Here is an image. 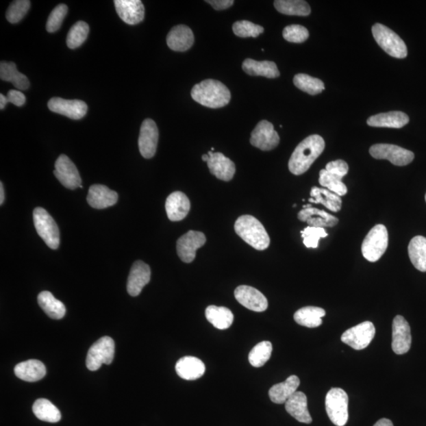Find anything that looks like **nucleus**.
Listing matches in <instances>:
<instances>
[{
	"mask_svg": "<svg viewBox=\"0 0 426 426\" xmlns=\"http://www.w3.org/2000/svg\"><path fill=\"white\" fill-rule=\"evenodd\" d=\"M0 77L6 82H10L19 90H27L29 87L28 77L17 70L16 64L13 62H1L0 64Z\"/></svg>",
	"mask_w": 426,
	"mask_h": 426,
	"instance_id": "32",
	"label": "nucleus"
},
{
	"mask_svg": "<svg viewBox=\"0 0 426 426\" xmlns=\"http://www.w3.org/2000/svg\"><path fill=\"white\" fill-rule=\"evenodd\" d=\"M191 97L200 105L210 108H220L228 105L231 92L222 82L213 79L202 81L194 86Z\"/></svg>",
	"mask_w": 426,
	"mask_h": 426,
	"instance_id": "2",
	"label": "nucleus"
},
{
	"mask_svg": "<svg viewBox=\"0 0 426 426\" xmlns=\"http://www.w3.org/2000/svg\"><path fill=\"white\" fill-rule=\"evenodd\" d=\"M68 8L65 4H60L49 15L46 24V29L49 33H55L61 27L62 22L66 16Z\"/></svg>",
	"mask_w": 426,
	"mask_h": 426,
	"instance_id": "45",
	"label": "nucleus"
},
{
	"mask_svg": "<svg viewBox=\"0 0 426 426\" xmlns=\"http://www.w3.org/2000/svg\"><path fill=\"white\" fill-rule=\"evenodd\" d=\"M304 245L308 248H318L320 238L328 236L325 228L310 227L301 231Z\"/></svg>",
	"mask_w": 426,
	"mask_h": 426,
	"instance_id": "46",
	"label": "nucleus"
},
{
	"mask_svg": "<svg viewBox=\"0 0 426 426\" xmlns=\"http://www.w3.org/2000/svg\"><path fill=\"white\" fill-rule=\"evenodd\" d=\"M425 201H426V194H425Z\"/></svg>",
	"mask_w": 426,
	"mask_h": 426,
	"instance_id": "55",
	"label": "nucleus"
},
{
	"mask_svg": "<svg viewBox=\"0 0 426 426\" xmlns=\"http://www.w3.org/2000/svg\"><path fill=\"white\" fill-rule=\"evenodd\" d=\"M372 33L376 42L389 55L397 59L406 58L408 48L400 36L386 25L377 23L372 28Z\"/></svg>",
	"mask_w": 426,
	"mask_h": 426,
	"instance_id": "4",
	"label": "nucleus"
},
{
	"mask_svg": "<svg viewBox=\"0 0 426 426\" xmlns=\"http://www.w3.org/2000/svg\"><path fill=\"white\" fill-rule=\"evenodd\" d=\"M388 245V233L386 226L377 225L373 227L362 245V255L367 261L376 262L386 253Z\"/></svg>",
	"mask_w": 426,
	"mask_h": 426,
	"instance_id": "5",
	"label": "nucleus"
},
{
	"mask_svg": "<svg viewBox=\"0 0 426 426\" xmlns=\"http://www.w3.org/2000/svg\"><path fill=\"white\" fill-rule=\"evenodd\" d=\"M7 98L9 103H12L17 107L23 106L25 101H27L25 96L19 90H10L8 93Z\"/></svg>",
	"mask_w": 426,
	"mask_h": 426,
	"instance_id": "49",
	"label": "nucleus"
},
{
	"mask_svg": "<svg viewBox=\"0 0 426 426\" xmlns=\"http://www.w3.org/2000/svg\"><path fill=\"white\" fill-rule=\"evenodd\" d=\"M210 160V155L209 154H205L203 155H202V160L205 161V162H208V160Z\"/></svg>",
	"mask_w": 426,
	"mask_h": 426,
	"instance_id": "54",
	"label": "nucleus"
},
{
	"mask_svg": "<svg viewBox=\"0 0 426 426\" xmlns=\"http://www.w3.org/2000/svg\"><path fill=\"white\" fill-rule=\"evenodd\" d=\"M4 189L3 183H0V205H3L4 202Z\"/></svg>",
	"mask_w": 426,
	"mask_h": 426,
	"instance_id": "53",
	"label": "nucleus"
},
{
	"mask_svg": "<svg viewBox=\"0 0 426 426\" xmlns=\"http://www.w3.org/2000/svg\"><path fill=\"white\" fill-rule=\"evenodd\" d=\"M116 12L125 23L137 25L145 18V8L140 0H116Z\"/></svg>",
	"mask_w": 426,
	"mask_h": 426,
	"instance_id": "19",
	"label": "nucleus"
},
{
	"mask_svg": "<svg viewBox=\"0 0 426 426\" xmlns=\"http://www.w3.org/2000/svg\"><path fill=\"white\" fill-rule=\"evenodd\" d=\"M410 118L407 114L402 112H390L377 114L367 119L368 126L373 127H388L399 129L409 123Z\"/></svg>",
	"mask_w": 426,
	"mask_h": 426,
	"instance_id": "27",
	"label": "nucleus"
},
{
	"mask_svg": "<svg viewBox=\"0 0 426 426\" xmlns=\"http://www.w3.org/2000/svg\"><path fill=\"white\" fill-rule=\"evenodd\" d=\"M30 1L28 0H17L10 5L6 14L9 23L15 24L20 22L29 12Z\"/></svg>",
	"mask_w": 426,
	"mask_h": 426,
	"instance_id": "44",
	"label": "nucleus"
},
{
	"mask_svg": "<svg viewBox=\"0 0 426 426\" xmlns=\"http://www.w3.org/2000/svg\"><path fill=\"white\" fill-rule=\"evenodd\" d=\"M309 31L300 25H290L285 27L284 38L292 43H303L309 38Z\"/></svg>",
	"mask_w": 426,
	"mask_h": 426,
	"instance_id": "47",
	"label": "nucleus"
},
{
	"mask_svg": "<svg viewBox=\"0 0 426 426\" xmlns=\"http://www.w3.org/2000/svg\"><path fill=\"white\" fill-rule=\"evenodd\" d=\"M216 10H221L229 8L234 4L233 0H210L207 1Z\"/></svg>",
	"mask_w": 426,
	"mask_h": 426,
	"instance_id": "50",
	"label": "nucleus"
},
{
	"mask_svg": "<svg viewBox=\"0 0 426 426\" xmlns=\"http://www.w3.org/2000/svg\"><path fill=\"white\" fill-rule=\"evenodd\" d=\"M115 342L109 336L99 339L90 348L86 357V366L90 371H96L103 364L110 365L115 356Z\"/></svg>",
	"mask_w": 426,
	"mask_h": 426,
	"instance_id": "7",
	"label": "nucleus"
},
{
	"mask_svg": "<svg viewBox=\"0 0 426 426\" xmlns=\"http://www.w3.org/2000/svg\"><path fill=\"white\" fill-rule=\"evenodd\" d=\"M273 345L271 342L263 341L259 342L253 348L249 354V362L253 367H262L271 358Z\"/></svg>",
	"mask_w": 426,
	"mask_h": 426,
	"instance_id": "39",
	"label": "nucleus"
},
{
	"mask_svg": "<svg viewBox=\"0 0 426 426\" xmlns=\"http://www.w3.org/2000/svg\"><path fill=\"white\" fill-rule=\"evenodd\" d=\"M326 412L331 423L337 426H344L348 421V396L345 391L334 388L325 398Z\"/></svg>",
	"mask_w": 426,
	"mask_h": 426,
	"instance_id": "8",
	"label": "nucleus"
},
{
	"mask_svg": "<svg viewBox=\"0 0 426 426\" xmlns=\"http://www.w3.org/2000/svg\"><path fill=\"white\" fill-rule=\"evenodd\" d=\"M412 334L408 322L403 316L398 315L392 323V350L397 355H404L412 346Z\"/></svg>",
	"mask_w": 426,
	"mask_h": 426,
	"instance_id": "15",
	"label": "nucleus"
},
{
	"mask_svg": "<svg viewBox=\"0 0 426 426\" xmlns=\"http://www.w3.org/2000/svg\"><path fill=\"white\" fill-rule=\"evenodd\" d=\"M195 42V36L186 25H179L171 29L167 36V44L171 50L186 51L189 50Z\"/></svg>",
	"mask_w": 426,
	"mask_h": 426,
	"instance_id": "25",
	"label": "nucleus"
},
{
	"mask_svg": "<svg viewBox=\"0 0 426 426\" xmlns=\"http://www.w3.org/2000/svg\"><path fill=\"white\" fill-rule=\"evenodd\" d=\"M206 319L215 328L221 330L230 328L233 324L234 315L232 312L223 306L210 305L205 310Z\"/></svg>",
	"mask_w": 426,
	"mask_h": 426,
	"instance_id": "33",
	"label": "nucleus"
},
{
	"mask_svg": "<svg viewBox=\"0 0 426 426\" xmlns=\"http://www.w3.org/2000/svg\"><path fill=\"white\" fill-rule=\"evenodd\" d=\"M90 33L89 25L85 22L76 23L67 35L66 45L71 49L79 48L85 42Z\"/></svg>",
	"mask_w": 426,
	"mask_h": 426,
	"instance_id": "41",
	"label": "nucleus"
},
{
	"mask_svg": "<svg viewBox=\"0 0 426 426\" xmlns=\"http://www.w3.org/2000/svg\"><path fill=\"white\" fill-rule=\"evenodd\" d=\"M274 6L279 13L287 15L308 16L311 12L309 3L303 0H277Z\"/></svg>",
	"mask_w": 426,
	"mask_h": 426,
	"instance_id": "38",
	"label": "nucleus"
},
{
	"mask_svg": "<svg viewBox=\"0 0 426 426\" xmlns=\"http://www.w3.org/2000/svg\"><path fill=\"white\" fill-rule=\"evenodd\" d=\"M233 32L240 38H258L264 33V28L249 21H238L233 25Z\"/></svg>",
	"mask_w": 426,
	"mask_h": 426,
	"instance_id": "43",
	"label": "nucleus"
},
{
	"mask_svg": "<svg viewBox=\"0 0 426 426\" xmlns=\"http://www.w3.org/2000/svg\"><path fill=\"white\" fill-rule=\"evenodd\" d=\"M165 208L170 221H180L188 215L190 201L183 192L176 191L168 197Z\"/></svg>",
	"mask_w": 426,
	"mask_h": 426,
	"instance_id": "22",
	"label": "nucleus"
},
{
	"mask_svg": "<svg viewBox=\"0 0 426 426\" xmlns=\"http://www.w3.org/2000/svg\"><path fill=\"white\" fill-rule=\"evenodd\" d=\"M294 84L299 90L310 95H319L325 90L323 82L305 74L296 75L294 77Z\"/></svg>",
	"mask_w": 426,
	"mask_h": 426,
	"instance_id": "40",
	"label": "nucleus"
},
{
	"mask_svg": "<svg viewBox=\"0 0 426 426\" xmlns=\"http://www.w3.org/2000/svg\"><path fill=\"white\" fill-rule=\"evenodd\" d=\"M319 184L340 197L347 193V186L342 183V178L329 173L326 169L320 171Z\"/></svg>",
	"mask_w": 426,
	"mask_h": 426,
	"instance_id": "42",
	"label": "nucleus"
},
{
	"mask_svg": "<svg viewBox=\"0 0 426 426\" xmlns=\"http://www.w3.org/2000/svg\"><path fill=\"white\" fill-rule=\"evenodd\" d=\"M300 380L297 376L289 377L284 382L275 384L269 389L270 399L274 403H285L290 397H292L297 392Z\"/></svg>",
	"mask_w": 426,
	"mask_h": 426,
	"instance_id": "29",
	"label": "nucleus"
},
{
	"mask_svg": "<svg viewBox=\"0 0 426 426\" xmlns=\"http://www.w3.org/2000/svg\"><path fill=\"white\" fill-rule=\"evenodd\" d=\"M175 371L179 377L186 381H195L204 375L205 366L199 358L186 356L176 363Z\"/></svg>",
	"mask_w": 426,
	"mask_h": 426,
	"instance_id": "24",
	"label": "nucleus"
},
{
	"mask_svg": "<svg viewBox=\"0 0 426 426\" xmlns=\"http://www.w3.org/2000/svg\"><path fill=\"white\" fill-rule=\"evenodd\" d=\"M50 111L71 119H81L86 115L88 106L84 101L79 100H64L53 97L48 103Z\"/></svg>",
	"mask_w": 426,
	"mask_h": 426,
	"instance_id": "16",
	"label": "nucleus"
},
{
	"mask_svg": "<svg viewBox=\"0 0 426 426\" xmlns=\"http://www.w3.org/2000/svg\"><path fill=\"white\" fill-rule=\"evenodd\" d=\"M88 203L97 210L106 209V208L116 205L118 201V194L108 186L97 184L90 186L87 196Z\"/></svg>",
	"mask_w": 426,
	"mask_h": 426,
	"instance_id": "21",
	"label": "nucleus"
},
{
	"mask_svg": "<svg viewBox=\"0 0 426 426\" xmlns=\"http://www.w3.org/2000/svg\"><path fill=\"white\" fill-rule=\"evenodd\" d=\"M151 278V270L147 264L142 261L135 262L129 273L127 281V292L129 295L136 297L141 294L145 285Z\"/></svg>",
	"mask_w": 426,
	"mask_h": 426,
	"instance_id": "18",
	"label": "nucleus"
},
{
	"mask_svg": "<svg viewBox=\"0 0 426 426\" xmlns=\"http://www.w3.org/2000/svg\"><path fill=\"white\" fill-rule=\"evenodd\" d=\"M235 231L249 246L258 251H264L270 245V238L262 223L251 215L238 218Z\"/></svg>",
	"mask_w": 426,
	"mask_h": 426,
	"instance_id": "3",
	"label": "nucleus"
},
{
	"mask_svg": "<svg viewBox=\"0 0 426 426\" xmlns=\"http://www.w3.org/2000/svg\"><path fill=\"white\" fill-rule=\"evenodd\" d=\"M325 314L324 309L316 306H306L296 312L294 319L300 325L308 328H316L323 323L322 318H324Z\"/></svg>",
	"mask_w": 426,
	"mask_h": 426,
	"instance_id": "34",
	"label": "nucleus"
},
{
	"mask_svg": "<svg viewBox=\"0 0 426 426\" xmlns=\"http://www.w3.org/2000/svg\"><path fill=\"white\" fill-rule=\"evenodd\" d=\"M46 367L39 360H30L19 363L14 368V373L21 380L36 382L41 380L46 375Z\"/></svg>",
	"mask_w": 426,
	"mask_h": 426,
	"instance_id": "28",
	"label": "nucleus"
},
{
	"mask_svg": "<svg viewBox=\"0 0 426 426\" xmlns=\"http://www.w3.org/2000/svg\"><path fill=\"white\" fill-rule=\"evenodd\" d=\"M287 412L299 423L310 424L312 418L308 410V397L302 392H296L285 403Z\"/></svg>",
	"mask_w": 426,
	"mask_h": 426,
	"instance_id": "26",
	"label": "nucleus"
},
{
	"mask_svg": "<svg viewBox=\"0 0 426 426\" xmlns=\"http://www.w3.org/2000/svg\"><path fill=\"white\" fill-rule=\"evenodd\" d=\"M8 98L7 97H5L3 95H0V109H1V110H3V109L5 108V107H6V105L8 103Z\"/></svg>",
	"mask_w": 426,
	"mask_h": 426,
	"instance_id": "52",
	"label": "nucleus"
},
{
	"mask_svg": "<svg viewBox=\"0 0 426 426\" xmlns=\"http://www.w3.org/2000/svg\"><path fill=\"white\" fill-rule=\"evenodd\" d=\"M325 143L320 135L314 134L306 138L295 149L290 157L288 167L295 175H303L309 170L314 161L323 153Z\"/></svg>",
	"mask_w": 426,
	"mask_h": 426,
	"instance_id": "1",
	"label": "nucleus"
},
{
	"mask_svg": "<svg viewBox=\"0 0 426 426\" xmlns=\"http://www.w3.org/2000/svg\"><path fill=\"white\" fill-rule=\"evenodd\" d=\"M299 220L308 223L310 227H335L339 220L329 213L316 209V208H305L298 214Z\"/></svg>",
	"mask_w": 426,
	"mask_h": 426,
	"instance_id": "23",
	"label": "nucleus"
},
{
	"mask_svg": "<svg viewBox=\"0 0 426 426\" xmlns=\"http://www.w3.org/2000/svg\"><path fill=\"white\" fill-rule=\"evenodd\" d=\"M373 158L388 160L397 166H406L412 162L414 154L408 149L389 144H377L370 149Z\"/></svg>",
	"mask_w": 426,
	"mask_h": 426,
	"instance_id": "10",
	"label": "nucleus"
},
{
	"mask_svg": "<svg viewBox=\"0 0 426 426\" xmlns=\"http://www.w3.org/2000/svg\"><path fill=\"white\" fill-rule=\"evenodd\" d=\"M206 242L204 233L190 231L180 237L177 241V253L179 258L185 263H191L196 257L197 249Z\"/></svg>",
	"mask_w": 426,
	"mask_h": 426,
	"instance_id": "14",
	"label": "nucleus"
},
{
	"mask_svg": "<svg viewBox=\"0 0 426 426\" xmlns=\"http://www.w3.org/2000/svg\"><path fill=\"white\" fill-rule=\"evenodd\" d=\"M311 203L323 205L331 212H339L342 208L341 197L325 188L313 187L310 191Z\"/></svg>",
	"mask_w": 426,
	"mask_h": 426,
	"instance_id": "31",
	"label": "nucleus"
},
{
	"mask_svg": "<svg viewBox=\"0 0 426 426\" xmlns=\"http://www.w3.org/2000/svg\"><path fill=\"white\" fill-rule=\"evenodd\" d=\"M235 297L244 308L254 312H264L268 308V300L261 292L249 286L242 285L235 290Z\"/></svg>",
	"mask_w": 426,
	"mask_h": 426,
	"instance_id": "17",
	"label": "nucleus"
},
{
	"mask_svg": "<svg viewBox=\"0 0 426 426\" xmlns=\"http://www.w3.org/2000/svg\"><path fill=\"white\" fill-rule=\"evenodd\" d=\"M40 308L49 318L55 320H60L66 314V308L61 301L56 299L54 295L49 292H40L38 297Z\"/></svg>",
	"mask_w": 426,
	"mask_h": 426,
	"instance_id": "35",
	"label": "nucleus"
},
{
	"mask_svg": "<svg viewBox=\"0 0 426 426\" xmlns=\"http://www.w3.org/2000/svg\"><path fill=\"white\" fill-rule=\"evenodd\" d=\"M54 174L61 184L67 189L75 190L82 186L79 171L66 155H60L55 161Z\"/></svg>",
	"mask_w": 426,
	"mask_h": 426,
	"instance_id": "11",
	"label": "nucleus"
},
{
	"mask_svg": "<svg viewBox=\"0 0 426 426\" xmlns=\"http://www.w3.org/2000/svg\"><path fill=\"white\" fill-rule=\"evenodd\" d=\"M242 69L249 75L263 76L268 79H275L279 76L277 64L272 61H256L252 59L244 60Z\"/></svg>",
	"mask_w": 426,
	"mask_h": 426,
	"instance_id": "30",
	"label": "nucleus"
},
{
	"mask_svg": "<svg viewBox=\"0 0 426 426\" xmlns=\"http://www.w3.org/2000/svg\"><path fill=\"white\" fill-rule=\"evenodd\" d=\"M210 160L207 164L210 173L217 179L223 181H230L236 173V165L229 158L221 153H208Z\"/></svg>",
	"mask_w": 426,
	"mask_h": 426,
	"instance_id": "20",
	"label": "nucleus"
},
{
	"mask_svg": "<svg viewBox=\"0 0 426 426\" xmlns=\"http://www.w3.org/2000/svg\"><path fill=\"white\" fill-rule=\"evenodd\" d=\"M408 253L413 266L421 272H426V238H413L408 246Z\"/></svg>",
	"mask_w": 426,
	"mask_h": 426,
	"instance_id": "36",
	"label": "nucleus"
},
{
	"mask_svg": "<svg viewBox=\"0 0 426 426\" xmlns=\"http://www.w3.org/2000/svg\"><path fill=\"white\" fill-rule=\"evenodd\" d=\"M34 222L36 231L46 245L53 249H58L60 243V229L49 213L43 208H36Z\"/></svg>",
	"mask_w": 426,
	"mask_h": 426,
	"instance_id": "6",
	"label": "nucleus"
},
{
	"mask_svg": "<svg viewBox=\"0 0 426 426\" xmlns=\"http://www.w3.org/2000/svg\"><path fill=\"white\" fill-rule=\"evenodd\" d=\"M375 334V327L372 322L364 321L344 331L341 340L353 349L360 351L371 344Z\"/></svg>",
	"mask_w": 426,
	"mask_h": 426,
	"instance_id": "9",
	"label": "nucleus"
},
{
	"mask_svg": "<svg viewBox=\"0 0 426 426\" xmlns=\"http://www.w3.org/2000/svg\"><path fill=\"white\" fill-rule=\"evenodd\" d=\"M325 169L329 173L339 176V177L342 179L347 174L349 168H348V164L344 160H337L331 161V162L327 164Z\"/></svg>",
	"mask_w": 426,
	"mask_h": 426,
	"instance_id": "48",
	"label": "nucleus"
},
{
	"mask_svg": "<svg viewBox=\"0 0 426 426\" xmlns=\"http://www.w3.org/2000/svg\"><path fill=\"white\" fill-rule=\"evenodd\" d=\"M373 426H394L391 420L388 418H381Z\"/></svg>",
	"mask_w": 426,
	"mask_h": 426,
	"instance_id": "51",
	"label": "nucleus"
},
{
	"mask_svg": "<svg viewBox=\"0 0 426 426\" xmlns=\"http://www.w3.org/2000/svg\"><path fill=\"white\" fill-rule=\"evenodd\" d=\"M251 143L254 147H257L262 151H270L279 145V134L275 131L271 123L262 121L253 129L251 134Z\"/></svg>",
	"mask_w": 426,
	"mask_h": 426,
	"instance_id": "12",
	"label": "nucleus"
},
{
	"mask_svg": "<svg viewBox=\"0 0 426 426\" xmlns=\"http://www.w3.org/2000/svg\"><path fill=\"white\" fill-rule=\"evenodd\" d=\"M159 131L153 119L147 118L142 123L138 138L139 151L145 159L153 158L157 152Z\"/></svg>",
	"mask_w": 426,
	"mask_h": 426,
	"instance_id": "13",
	"label": "nucleus"
},
{
	"mask_svg": "<svg viewBox=\"0 0 426 426\" xmlns=\"http://www.w3.org/2000/svg\"><path fill=\"white\" fill-rule=\"evenodd\" d=\"M33 412L35 416L43 422L56 423L61 420L60 410L46 399H38L34 403Z\"/></svg>",
	"mask_w": 426,
	"mask_h": 426,
	"instance_id": "37",
	"label": "nucleus"
}]
</instances>
